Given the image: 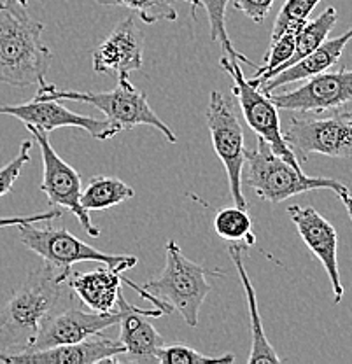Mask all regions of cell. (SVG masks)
Here are the masks:
<instances>
[{
	"instance_id": "cell-1",
	"label": "cell",
	"mask_w": 352,
	"mask_h": 364,
	"mask_svg": "<svg viewBox=\"0 0 352 364\" xmlns=\"http://www.w3.org/2000/svg\"><path fill=\"white\" fill-rule=\"evenodd\" d=\"M65 275L44 263L32 270L0 310V355L23 352L65 294Z\"/></svg>"
},
{
	"instance_id": "cell-2",
	"label": "cell",
	"mask_w": 352,
	"mask_h": 364,
	"mask_svg": "<svg viewBox=\"0 0 352 364\" xmlns=\"http://www.w3.org/2000/svg\"><path fill=\"white\" fill-rule=\"evenodd\" d=\"M44 25L20 0H0V82L26 88L46 81L53 63L43 41Z\"/></svg>"
},
{
	"instance_id": "cell-3",
	"label": "cell",
	"mask_w": 352,
	"mask_h": 364,
	"mask_svg": "<svg viewBox=\"0 0 352 364\" xmlns=\"http://www.w3.org/2000/svg\"><path fill=\"white\" fill-rule=\"evenodd\" d=\"M36 97L51 98L58 102H79V104L93 105L111 121L119 132L132 130L135 127H153L165 135L170 144L177 142V135L170 130V127L151 109L149 102L144 91L135 88L130 81V75H117V85L111 91H75L60 90L53 82H41Z\"/></svg>"
},
{
	"instance_id": "cell-4",
	"label": "cell",
	"mask_w": 352,
	"mask_h": 364,
	"mask_svg": "<svg viewBox=\"0 0 352 364\" xmlns=\"http://www.w3.org/2000/svg\"><path fill=\"white\" fill-rule=\"evenodd\" d=\"M242 182H245L260 200L270 203H281L291 196L316 189H329L336 195L349 191L343 182L336 179L305 176L302 166H294L275 154L270 144L260 136L255 149H245Z\"/></svg>"
},
{
	"instance_id": "cell-5",
	"label": "cell",
	"mask_w": 352,
	"mask_h": 364,
	"mask_svg": "<svg viewBox=\"0 0 352 364\" xmlns=\"http://www.w3.org/2000/svg\"><path fill=\"white\" fill-rule=\"evenodd\" d=\"M223 272L209 270L203 264L193 263L183 254L176 240L166 242L165 267L158 277L147 279L144 289L154 293L177 310L188 326H198V314L210 293L209 277H219Z\"/></svg>"
},
{
	"instance_id": "cell-6",
	"label": "cell",
	"mask_w": 352,
	"mask_h": 364,
	"mask_svg": "<svg viewBox=\"0 0 352 364\" xmlns=\"http://www.w3.org/2000/svg\"><path fill=\"white\" fill-rule=\"evenodd\" d=\"M46 226H36V223L16 226L20 231V240L26 249L36 252L44 259V263L58 268L69 279L72 267L82 261H95V263L107 264L111 268H123L132 270L139 259L135 256H119V254H107L100 249H95L72 235L65 228L49 226V221H44Z\"/></svg>"
},
{
	"instance_id": "cell-7",
	"label": "cell",
	"mask_w": 352,
	"mask_h": 364,
	"mask_svg": "<svg viewBox=\"0 0 352 364\" xmlns=\"http://www.w3.org/2000/svg\"><path fill=\"white\" fill-rule=\"evenodd\" d=\"M206 121L215 154L225 165L233 203L237 207L249 208L247 200L242 191V184H244L242 172H244L247 147L244 144V128L238 119L235 102L221 91H212L206 109Z\"/></svg>"
},
{
	"instance_id": "cell-8",
	"label": "cell",
	"mask_w": 352,
	"mask_h": 364,
	"mask_svg": "<svg viewBox=\"0 0 352 364\" xmlns=\"http://www.w3.org/2000/svg\"><path fill=\"white\" fill-rule=\"evenodd\" d=\"M284 140L300 163L309 154L329 158L352 156V112L291 117L282 130Z\"/></svg>"
},
{
	"instance_id": "cell-9",
	"label": "cell",
	"mask_w": 352,
	"mask_h": 364,
	"mask_svg": "<svg viewBox=\"0 0 352 364\" xmlns=\"http://www.w3.org/2000/svg\"><path fill=\"white\" fill-rule=\"evenodd\" d=\"M221 67L232 77V95L237 97V102L240 105L242 114H244L249 128L260 139L267 140L275 154H279L286 161L293 163L294 166H302V163L298 161L291 147L284 140L279 107L272 102V98L267 93H263L258 86L251 85L249 79L244 77V72H242L238 60L230 58V56L225 55L221 58Z\"/></svg>"
},
{
	"instance_id": "cell-10",
	"label": "cell",
	"mask_w": 352,
	"mask_h": 364,
	"mask_svg": "<svg viewBox=\"0 0 352 364\" xmlns=\"http://www.w3.org/2000/svg\"><path fill=\"white\" fill-rule=\"evenodd\" d=\"M26 130L37 140L41 154H43V184L41 191L48 196V202L53 207H60L70 212L78 218L79 225L85 228L90 237H98L100 230L90 219V212H86L81 205V173L63 161L55 147L49 142L46 132L26 124Z\"/></svg>"
},
{
	"instance_id": "cell-11",
	"label": "cell",
	"mask_w": 352,
	"mask_h": 364,
	"mask_svg": "<svg viewBox=\"0 0 352 364\" xmlns=\"http://www.w3.org/2000/svg\"><path fill=\"white\" fill-rule=\"evenodd\" d=\"M279 109L289 112L324 114L342 109L352 102V70L321 72L305 79L298 88L284 93H267Z\"/></svg>"
},
{
	"instance_id": "cell-12",
	"label": "cell",
	"mask_w": 352,
	"mask_h": 364,
	"mask_svg": "<svg viewBox=\"0 0 352 364\" xmlns=\"http://www.w3.org/2000/svg\"><path fill=\"white\" fill-rule=\"evenodd\" d=\"M130 305L132 303H128L124 296L121 294L117 309L112 312L88 314L82 312V310L69 309L65 312L53 314L26 350H44V348L56 347V345L75 343V341L90 338V336L102 333L111 326L119 324Z\"/></svg>"
},
{
	"instance_id": "cell-13",
	"label": "cell",
	"mask_w": 352,
	"mask_h": 364,
	"mask_svg": "<svg viewBox=\"0 0 352 364\" xmlns=\"http://www.w3.org/2000/svg\"><path fill=\"white\" fill-rule=\"evenodd\" d=\"M0 114L13 116L23 121L25 124L39 128V130L51 134L56 128H81L98 140H111L119 134V130L107 119H97L90 116H79V114L63 107L58 100L51 98L33 97V100L20 105H0Z\"/></svg>"
},
{
	"instance_id": "cell-14",
	"label": "cell",
	"mask_w": 352,
	"mask_h": 364,
	"mask_svg": "<svg viewBox=\"0 0 352 364\" xmlns=\"http://www.w3.org/2000/svg\"><path fill=\"white\" fill-rule=\"evenodd\" d=\"M286 210L291 221L297 226L304 244L326 270L333 287V299L335 303H340L346 291H343L338 270V254H336L338 252V235H336V230L314 207L289 205Z\"/></svg>"
},
{
	"instance_id": "cell-15",
	"label": "cell",
	"mask_w": 352,
	"mask_h": 364,
	"mask_svg": "<svg viewBox=\"0 0 352 364\" xmlns=\"http://www.w3.org/2000/svg\"><path fill=\"white\" fill-rule=\"evenodd\" d=\"M124 354L119 340H112L102 333L75 343L56 345L44 350H23L16 354L0 355V363L7 364H97L116 363L117 355Z\"/></svg>"
},
{
	"instance_id": "cell-16",
	"label": "cell",
	"mask_w": 352,
	"mask_h": 364,
	"mask_svg": "<svg viewBox=\"0 0 352 364\" xmlns=\"http://www.w3.org/2000/svg\"><path fill=\"white\" fill-rule=\"evenodd\" d=\"M144 33L128 16L93 49V70L97 74L123 75L142 68Z\"/></svg>"
},
{
	"instance_id": "cell-17",
	"label": "cell",
	"mask_w": 352,
	"mask_h": 364,
	"mask_svg": "<svg viewBox=\"0 0 352 364\" xmlns=\"http://www.w3.org/2000/svg\"><path fill=\"white\" fill-rule=\"evenodd\" d=\"M165 316L160 309H139L130 305L119 321V341L128 355L124 361L130 363H158V350L165 345L164 336L146 317Z\"/></svg>"
},
{
	"instance_id": "cell-18",
	"label": "cell",
	"mask_w": 352,
	"mask_h": 364,
	"mask_svg": "<svg viewBox=\"0 0 352 364\" xmlns=\"http://www.w3.org/2000/svg\"><path fill=\"white\" fill-rule=\"evenodd\" d=\"M123 268H111L104 264L97 270L75 273L70 272L67 286L93 312H112L117 309L121 293V282L124 280Z\"/></svg>"
},
{
	"instance_id": "cell-19",
	"label": "cell",
	"mask_w": 352,
	"mask_h": 364,
	"mask_svg": "<svg viewBox=\"0 0 352 364\" xmlns=\"http://www.w3.org/2000/svg\"><path fill=\"white\" fill-rule=\"evenodd\" d=\"M352 41V28L347 30L346 33H342L340 37L335 39H326L319 48H316L314 51H310L309 55L304 56L302 60L294 62L293 65H289L284 70L277 72L275 75H272L268 81H265L263 85L258 88L263 93H272L277 88H282L286 85H293V82L305 81V79L314 77V75L321 74V72H326L328 68H331L342 56L346 46Z\"/></svg>"
},
{
	"instance_id": "cell-20",
	"label": "cell",
	"mask_w": 352,
	"mask_h": 364,
	"mask_svg": "<svg viewBox=\"0 0 352 364\" xmlns=\"http://www.w3.org/2000/svg\"><path fill=\"white\" fill-rule=\"evenodd\" d=\"M247 249L244 244L240 242H233V245H230L228 252L232 261L237 267L238 277H240V284L244 287L245 293V299H247V309H249V316H251V335H252V341H251V355H249V364H256V363H274L279 364L282 363V359L279 358L275 348L272 347L270 341L267 340V335H265L263 329V322H261L260 317V310H258V299H256V291L252 287L251 279H249L247 272H245L244 267V250Z\"/></svg>"
},
{
	"instance_id": "cell-21",
	"label": "cell",
	"mask_w": 352,
	"mask_h": 364,
	"mask_svg": "<svg viewBox=\"0 0 352 364\" xmlns=\"http://www.w3.org/2000/svg\"><path fill=\"white\" fill-rule=\"evenodd\" d=\"M134 188L111 176H95L85 191H81V205L86 212L107 210L134 198Z\"/></svg>"
},
{
	"instance_id": "cell-22",
	"label": "cell",
	"mask_w": 352,
	"mask_h": 364,
	"mask_svg": "<svg viewBox=\"0 0 352 364\" xmlns=\"http://www.w3.org/2000/svg\"><path fill=\"white\" fill-rule=\"evenodd\" d=\"M336 20H338V14H336L335 7H328V9H324L317 18H314V20H306L304 25L298 28L297 48H294L293 56H291L282 67H279L277 70H275V74L284 70V68H287L289 65H293L294 62L302 60L316 48H319V46L328 39L329 32H331L333 26L336 25Z\"/></svg>"
},
{
	"instance_id": "cell-23",
	"label": "cell",
	"mask_w": 352,
	"mask_h": 364,
	"mask_svg": "<svg viewBox=\"0 0 352 364\" xmlns=\"http://www.w3.org/2000/svg\"><path fill=\"white\" fill-rule=\"evenodd\" d=\"M102 6H119L128 7L130 11L139 14V18L147 25H153L158 21H176L179 13L176 9V2L179 0H93ZM191 6L193 18H196V9L202 4L200 0H181Z\"/></svg>"
},
{
	"instance_id": "cell-24",
	"label": "cell",
	"mask_w": 352,
	"mask_h": 364,
	"mask_svg": "<svg viewBox=\"0 0 352 364\" xmlns=\"http://www.w3.org/2000/svg\"><path fill=\"white\" fill-rule=\"evenodd\" d=\"M214 231L228 242H240L245 247L256 244V235L252 233L251 215L247 208L233 205L228 208H219L214 215Z\"/></svg>"
},
{
	"instance_id": "cell-25",
	"label": "cell",
	"mask_w": 352,
	"mask_h": 364,
	"mask_svg": "<svg viewBox=\"0 0 352 364\" xmlns=\"http://www.w3.org/2000/svg\"><path fill=\"white\" fill-rule=\"evenodd\" d=\"M230 2L232 0H200V4L206 9L207 18H209L210 41L212 43H221L223 51L230 58H235L240 63H247V65L258 68L255 62H251L247 56L235 49L232 39H230L228 30H226V7H228Z\"/></svg>"
},
{
	"instance_id": "cell-26",
	"label": "cell",
	"mask_w": 352,
	"mask_h": 364,
	"mask_svg": "<svg viewBox=\"0 0 352 364\" xmlns=\"http://www.w3.org/2000/svg\"><path fill=\"white\" fill-rule=\"evenodd\" d=\"M319 2L321 0H286L275 18L270 41L277 39L286 30L297 28V26L304 25L306 20H310V14L314 13Z\"/></svg>"
},
{
	"instance_id": "cell-27",
	"label": "cell",
	"mask_w": 352,
	"mask_h": 364,
	"mask_svg": "<svg viewBox=\"0 0 352 364\" xmlns=\"http://www.w3.org/2000/svg\"><path fill=\"white\" fill-rule=\"evenodd\" d=\"M235 361L233 354L226 355H218V358H212V355L200 354L195 348L188 347L183 343H174V345H164V347L158 350V363L161 364H230Z\"/></svg>"
},
{
	"instance_id": "cell-28",
	"label": "cell",
	"mask_w": 352,
	"mask_h": 364,
	"mask_svg": "<svg viewBox=\"0 0 352 364\" xmlns=\"http://www.w3.org/2000/svg\"><path fill=\"white\" fill-rule=\"evenodd\" d=\"M30 151H32V140H25L21 142L16 156L0 168V198L13 191L14 182L20 177L23 166L30 161Z\"/></svg>"
},
{
	"instance_id": "cell-29",
	"label": "cell",
	"mask_w": 352,
	"mask_h": 364,
	"mask_svg": "<svg viewBox=\"0 0 352 364\" xmlns=\"http://www.w3.org/2000/svg\"><path fill=\"white\" fill-rule=\"evenodd\" d=\"M275 0H233V7L255 23H263Z\"/></svg>"
},
{
	"instance_id": "cell-30",
	"label": "cell",
	"mask_w": 352,
	"mask_h": 364,
	"mask_svg": "<svg viewBox=\"0 0 352 364\" xmlns=\"http://www.w3.org/2000/svg\"><path fill=\"white\" fill-rule=\"evenodd\" d=\"M63 210L60 208H53V210L41 212V214H32V215H16V218H0V228L7 226H20L26 225V223H44V221H53V219H58L62 215Z\"/></svg>"
},
{
	"instance_id": "cell-31",
	"label": "cell",
	"mask_w": 352,
	"mask_h": 364,
	"mask_svg": "<svg viewBox=\"0 0 352 364\" xmlns=\"http://www.w3.org/2000/svg\"><path fill=\"white\" fill-rule=\"evenodd\" d=\"M340 196V200H342L343 202V205H346V208H347V214H349V218H351V221H352V195L349 191H346V193H342V195H338Z\"/></svg>"
},
{
	"instance_id": "cell-32",
	"label": "cell",
	"mask_w": 352,
	"mask_h": 364,
	"mask_svg": "<svg viewBox=\"0 0 352 364\" xmlns=\"http://www.w3.org/2000/svg\"><path fill=\"white\" fill-rule=\"evenodd\" d=\"M20 2L25 4V6H26V4H28V0H20Z\"/></svg>"
}]
</instances>
